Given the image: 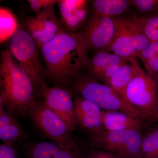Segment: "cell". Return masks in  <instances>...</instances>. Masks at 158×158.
I'll return each instance as SVG.
<instances>
[{
  "instance_id": "f1b7e54d",
  "label": "cell",
  "mask_w": 158,
  "mask_h": 158,
  "mask_svg": "<svg viewBox=\"0 0 158 158\" xmlns=\"http://www.w3.org/2000/svg\"><path fill=\"white\" fill-rule=\"evenodd\" d=\"M147 73L153 78L158 75V57L143 62Z\"/></svg>"
},
{
  "instance_id": "484cf974",
  "label": "cell",
  "mask_w": 158,
  "mask_h": 158,
  "mask_svg": "<svg viewBox=\"0 0 158 158\" xmlns=\"http://www.w3.org/2000/svg\"><path fill=\"white\" fill-rule=\"evenodd\" d=\"M124 62L109 65L101 71L96 77L106 83L118 71Z\"/></svg>"
},
{
  "instance_id": "7402d4cb",
  "label": "cell",
  "mask_w": 158,
  "mask_h": 158,
  "mask_svg": "<svg viewBox=\"0 0 158 158\" xmlns=\"http://www.w3.org/2000/svg\"><path fill=\"white\" fill-rule=\"evenodd\" d=\"M22 128L16 120L0 127V139L5 143H12L24 136Z\"/></svg>"
},
{
  "instance_id": "9c48e42d",
  "label": "cell",
  "mask_w": 158,
  "mask_h": 158,
  "mask_svg": "<svg viewBox=\"0 0 158 158\" xmlns=\"http://www.w3.org/2000/svg\"><path fill=\"white\" fill-rule=\"evenodd\" d=\"M43 103L56 114L67 125L71 132L76 130L77 123L74 101L70 92L60 87H49L45 85L40 90Z\"/></svg>"
},
{
  "instance_id": "e0dca14e",
  "label": "cell",
  "mask_w": 158,
  "mask_h": 158,
  "mask_svg": "<svg viewBox=\"0 0 158 158\" xmlns=\"http://www.w3.org/2000/svg\"><path fill=\"white\" fill-rule=\"evenodd\" d=\"M126 61L106 50H98L90 58L88 67L96 76L103 69L109 65L118 64Z\"/></svg>"
},
{
  "instance_id": "4fadbf2b",
  "label": "cell",
  "mask_w": 158,
  "mask_h": 158,
  "mask_svg": "<svg viewBox=\"0 0 158 158\" xmlns=\"http://www.w3.org/2000/svg\"><path fill=\"white\" fill-rule=\"evenodd\" d=\"M102 123L109 131L135 130L140 132L144 127V120L118 111L102 110Z\"/></svg>"
},
{
  "instance_id": "8992f818",
  "label": "cell",
  "mask_w": 158,
  "mask_h": 158,
  "mask_svg": "<svg viewBox=\"0 0 158 158\" xmlns=\"http://www.w3.org/2000/svg\"><path fill=\"white\" fill-rule=\"evenodd\" d=\"M142 138L135 130L109 131L103 129L89 133L88 141L94 147L104 150L120 158H143Z\"/></svg>"
},
{
  "instance_id": "ffe728a7",
  "label": "cell",
  "mask_w": 158,
  "mask_h": 158,
  "mask_svg": "<svg viewBox=\"0 0 158 158\" xmlns=\"http://www.w3.org/2000/svg\"><path fill=\"white\" fill-rule=\"evenodd\" d=\"M61 148L52 142H44L35 144L29 150L30 158H56Z\"/></svg>"
},
{
  "instance_id": "5bb4252c",
  "label": "cell",
  "mask_w": 158,
  "mask_h": 158,
  "mask_svg": "<svg viewBox=\"0 0 158 158\" xmlns=\"http://www.w3.org/2000/svg\"><path fill=\"white\" fill-rule=\"evenodd\" d=\"M137 58H131L125 61L118 71L105 83L115 91L123 95L129 84L141 69Z\"/></svg>"
},
{
  "instance_id": "2e32d148",
  "label": "cell",
  "mask_w": 158,
  "mask_h": 158,
  "mask_svg": "<svg viewBox=\"0 0 158 158\" xmlns=\"http://www.w3.org/2000/svg\"><path fill=\"white\" fill-rule=\"evenodd\" d=\"M26 25L27 31L40 49L43 46L49 42L56 36L45 29L42 19L38 15L28 17L26 19Z\"/></svg>"
},
{
  "instance_id": "8fae6325",
  "label": "cell",
  "mask_w": 158,
  "mask_h": 158,
  "mask_svg": "<svg viewBox=\"0 0 158 158\" xmlns=\"http://www.w3.org/2000/svg\"><path fill=\"white\" fill-rule=\"evenodd\" d=\"M75 116L78 125L89 133L104 129L101 109L93 102L79 96L74 100Z\"/></svg>"
},
{
  "instance_id": "603a6c76",
  "label": "cell",
  "mask_w": 158,
  "mask_h": 158,
  "mask_svg": "<svg viewBox=\"0 0 158 158\" xmlns=\"http://www.w3.org/2000/svg\"><path fill=\"white\" fill-rule=\"evenodd\" d=\"M131 7L139 14L149 16L158 12V0H130Z\"/></svg>"
},
{
  "instance_id": "9a60e30c",
  "label": "cell",
  "mask_w": 158,
  "mask_h": 158,
  "mask_svg": "<svg viewBox=\"0 0 158 158\" xmlns=\"http://www.w3.org/2000/svg\"><path fill=\"white\" fill-rule=\"evenodd\" d=\"M91 6L93 14L111 18L119 17L131 7L130 0H94Z\"/></svg>"
},
{
  "instance_id": "5b68a950",
  "label": "cell",
  "mask_w": 158,
  "mask_h": 158,
  "mask_svg": "<svg viewBox=\"0 0 158 158\" xmlns=\"http://www.w3.org/2000/svg\"><path fill=\"white\" fill-rule=\"evenodd\" d=\"M74 89L80 96L93 102L103 110L120 111L142 119L124 95L90 77H78Z\"/></svg>"
},
{
  "instance_id": "277c9868",
  "label": "cell",
  "mask_w": 158,
  "mask_h": 158,
  "mask_svg": "<svg viewBox=\"0 0 158 158\" xmlns=\"http://www.w3.org/2000/svg\"><path fill=\"white\" fill-rule=\"evenodd\" d=\"M129 103L145 121L158 122V90L154 79L142 68L125 90Z\"/></svg>"
},
{
  "instance_id": "3957f363",
  "label": "cell",
  "mask_w": 158,
  "mask_h": 158,
  "mask_svg": "<svg viewBox=\"0 0 158 158\" xmlns=\"http://www.w3.org/2000/svg\"><path fill=\"white\" fill-rule=\"evenodd\" d=\"M39 49L24 29H18L10 38L9 50L40 91L46 85L44 79L47 73L40 59Z\"/></svg>"
},
{
  "instance_id": "d4e9b609",
  "label": "cell",
  "mask_w": 158,
  "mask_h": 158,
  "mask_svg": "<svg viewBox=\"0 0 158 158\" xmlns=\"http://www.w3.org/2000/svg\"><path fill=\"white\" fill-rule=\"evenodd\" d=\"M158 57V41H151L144 49L137 56L143 62Z\"/></svg>"
},
{
  "instance_id": "cb8c5ba5",
  "label": "cell",
  "mask_w": 158,
  "mask_h": 158,
  "mask_svg": "<svg viewBox=\"0 0 158 158\" xmlns=\"http://www.w3.org/2000/svg\"><path fill=\"white\" fill-rule=\"evenodd\" d=\"M58 1L54 0H28L32 10L37 15H42L54 11L53 7Z\"/></svg>"
},
{
  "instance_id": "30bf717a",
  "label": "cell",
  "mask_w": 158,
  "mask_h": 158,
  "mask_svg": "<svg viewBox=\"0 0 158 158\" xmlns=\"http://www.w3.org/2000/svg\"><path fill=\"white\" fill-rule=\"evenodd\" d=\"M116 31L113 18L93 14L81 32L90 48L96 51L107 50L113 40Z\"/></svg>"
},
{
  "instance_id": "ba28073f",
  "label": "cell",
  "mask_w": 158,
  "mask_h": 158,
  "mask_svg": "<svg viewBox=\"0 0 158 158\" xmlns=\"http://www.w3.org/2000/svg\"><path fill=\"white\" fill-rule=\"evenodd\" d=\"M116 31L112 42L106 50L125 60L137 58L151 41L138 29L132 18H113Z\"/></svg>"
},
{
  "instance_id": "6da1fadb",
  "label": "cell",
  "mask_w": 158,
  "mask_h": 158,
  "mask_svg": "<svg viewBox=\"0 0 158 158\" xmlns=\"http://www.w3.org/2000/svg\"><path fill=\"white\" fill-rule=\"evenodd\" d=\"M40 50L47 76L60 85L78 77L90 61L89 47L81 32L61 30Z\"/></svg>"
},
{
  "instance_id": "ac0fdd59",
  "label": "cell",
  "mask_w": 158,
  "mask_h": 158,
  "mask_svg": "<svg viewBox=\"0 0 158 158\" xmlns=\"http://www.w3.org/2000/svg\"><path fill=\"white\" fill-rule=\"evenodd\" d=\"M140 32L150 41H158V12L146 17H131Z\"/></svg>"
},
{
  "instance_id": "7a4b0ae2",
  "label": "cell",
  "mask_w": 158,
  "mask_h": 158,
  "mask_svg": "<svg viewBox=\"0 0 158 158\" xmlns=\"http://www.w3.org/2000/svg\"><path fill=\"white\" fill-rule=\"evenodd\" d=\"M15 60L9 50L1 52V98L4 103L12 110L28 115L36 102L35 87L28 75Z\"/></svg>"
},
{
  "instance_id": "83f0119b",
  "label": "cell",
  "mask_w": 158,
  "mask_h": 158,
  "mask_svg": "<svg viewBox=\"0 0 158 158\" xmlns=\"http://www.w3.org/2000/svg\"><path fill=\"white\" fill-rule=\"evenodd\" d=\"M56 158H82V151L79 146L73 149H62Z\"/></svg>"
},
{
  "instance_id": "4dcf8cb0",
  "label": "cell",
  "mask_w": 158,
  "mask_h": 158,
  "mask_svg": "<svg viewBox=\"0 0 158 158\" xmlns=\"http://www.w3.org/2000/svg\"><path fill=\"white\" fill-rule=\"evenodd\" d=\"M153 79H154V80L156 82V84L158 90V75L156 76V77H155Z\"/></svg>"
},
{
  "instance_id": "d6986e66",
  "label": "cell",
  "mask_w": 158,
  "mask_h": 158,
  "mask_svg": "<svg viewBox=\"0 0 158 158\" xmlns=\"http://www.w3.org/2000/svg\"><path fill=\"white\" fill-rule=\"evenodd\" d=\"M18 29L17 20L9 9H0V41L5 42L12 36Z\"/></svg>"
},
{
  "instance_id": "f546056e",
  "label": "cell",
  "mask_w": 158,
  "mask_h": 158,
  "mask_svg": "<svg viewBox=\"0 0 158 158\" xmlns=\"http://www.w3.org/2000/svg\"><path fill=\"white\" fill-rule=\"evenodd\" d=\"M87 158H120L106 151L98 150L90 153Z\"/></svg>"
},
{
  "instance_id": "1f68e13d",
  "label": "cell",
  "mask_w": 158,
  "mask_h": 158,
  "mask_svg": "<svg viewBox=\"0 0 158 158\" xmlns=\"http://www.w3.org/2000/svg\"></svg>"
},
{
  "instance_id": "7c38bea8",
  "label": "cell",
  "mask_w": 158,
  "mask_h": 158,
  "mask_svg": "<svg viewBox=\"0 0 158 158\" xmlns=\"http://www.w3.org/2000/svg\"><path fill=\"white\" fill-rule=\"evenodd\" d=\"M57 3L65 27L69 32L74 33L82 27L88 18V1L60 0Z\"/></svg>"
},
{
  "instance_id": "52a82bcc",
  "label": "cell",
  "mask_w": 158,
  "mask_h": 158,
  "mask_svg": "<svg viewBox=\"0 0 158 158\" xmlns=\"http://www.w3.org/2000/svg\"><path fill=\"white\" fill-rule=\"evenodd\" d=\"M28 115L46 137L62 149L79 146L65 122L43 102H35Z\"/></svg>"
},
{
  "instance_id": "4316f807",
  "label": "cell",
  "mask_w": 158,
  "mask_h": 158,
  "mask_svg": "<svg viewBox=\"0 0 158 158\" xmlns=\"http://www.w3.org/2000/svg\"><path fill=\"white\" fill-rule=\"evenodd\" d=\"M0 158H17L16 149L12 143H4L0 146Z\"/></svg>"
},
{
  "instance_id": "44dd1931",
  "label": "cell",
  "mask_w": 158,
  "mask_h": 158,
  "mask_svg": "<svg viewBox=\"0 0 158 158\" xmlns=\"http://www.w3.org/2000/svg\"><path fill=\"white\" fill-rule=\"evenodd\" d=\"M141 152L143 158H158V128L142 138Z\"/></svg>"
}]
</instances>
